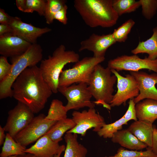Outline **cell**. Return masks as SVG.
<instances>
[{
    "label": "cell",
    "instance_id": "4",
    "mask_svg": "<svg viewBox=\"0 0 157 157\" xmlns=\"http://www.w3.org/2000/svg\"><path fill=\"white\" fill-rule=\"evenodd\" d=\"M42 49L37 43L32 44L22 54L11 58L12 67L7 77L0 82V99L13 97L12 85L18 76L26 68L36 65L42 58Z\"/></svg>",
    "mask_w": 157,
    "mask_h": 157
},
{
    "label": "cell",
    "instance_id": "6",
    "mask_svg": "<svg viewBox=\"0 0 157 157\" xmlns=\"http://www.w3.org/2000/svg\"><path fill=\"white\" fill-rule=\"evenodd\" d=\"M105 60V57L93 56L85 57L79 60L72 68L62 71L59 79L58 87L81 83L88 85L95 66Z\"/></svg>",
    "mask_w": 157,
    "mask_h": 157
},
{
    "label": "cell",
    "instance_id": "28",
    "mask_svg": "<svg viewBox=\"0 0 157 157\" xmlns=\"http://www.w3.org/2000/svg\"><path fill=\"white\" fill-rule=\"evenodd\" d=\"M66 2L65 0H46L44 16L47 24H50L53 22L55 15L66 4Z\"/></svg>",
    "mask_w": 157,
    "mask_h": 157
},
{
    "label": "cell",
    "instance_id": "18",
    "mask_svg": "<svg viewBox=\"0 0 157 157\" xmlns=\"http://www.w3.org/2000/svg\"><path fill=\"white\" fill-rule=\"evenodd\" d=\"M111 140L114 143H118L122 147L131 150L139 151L148 147L127 129L118 131L114 134Z\"/></svg>",
    "mask_w": 157,
    "mask_h": 157
},
{
    "label": "cell",
    "instance_id": "20",
    "mask_svg": "<svg viewBox=\"0 0 157 157\" xmlns=\"http://www.w3.org/2000/svg\"><path fill=\"white\" fill-rule=\"evenodd\" d=\"M135 108L138 120L152 124L157 119V101L149 99L136 104Z\"/></svg>",
    "mask_w": 157,
    "mask_h": 157
},
{
    "label": "cell",
    "instance_id": "21",
    "mask_svg": "<svg viewBox=\"0 0 157 157\" xmlns=\"http://www.w3.org/2000/svg\"><path fill=\"white\" fill-rule=\"evenodd\" d=\"M77 134L66 133L64 139L66 144L63 157H85L87 149L77 140Z\"/></svg>",
    "mask_w": 157,
    "mask_h": 157
},
{
    "label": "cell",
    "instance_id": "27",
    "mask_svg": "<svg viewBox=\"0 0 157 157\" xmlns=\"http://www.w3.org/2000/svg\"><path fill=\"white\" fill-rule=\"evenodd\" d=\"M113 6L119 16L134 12L141 6L140 1L113 0Z\"/></svg>",
    "mask_w": 157,
    "mask_h": 157
},
{
    "label": "cell",
    "instance_id": "22",
    "mask_svg": "<svg viewBox=\"0 0 157 157\" xmlns=\"http://www.w3.org/2000/svg\"><path fill=\"white\" fill-rule=\"evenodd\" d=\"M151 36L144 41H140L136 47L132 50L131 52L134 55L140 53L148 54L147 58L154 60L157 58V26L152 30Z\"/></svg>",
    "mask_w": 157,
    "mask_h": 157
},
{
    "label": "cell",
    "instance_id": "13",
    "mask_svg": "<svg viewBox=\"0 0 157 157\" xmlns=\"http://www.w3.org/2000/svg\"><path fill=\"white\" fill-rule=\"evenodd\" d=\"M130 74L135 79L139 90L138 95L134 99L136 104L142 100L149 99L157 101V74H149L142 71L130 72Z\"/></svg>",
    "mask_w": 157,
    "mask_h": 157
},
{
    "label": "cell",
    "instance_id": "1",
    "mask_svg": "<svg viewBox=\"0 0 157 157\" xmlns=\"http://www.w3.org/2000/svg\"><path fill=\"white\" fill-rule=\"evenodd\" d=\"M13 97L27 106L35 113L44 107L53 93L37 65L25 69L12 87Z\"/></svg>",
    "mask_w": 157,
    "mask_h": 157
},
{
    "label": "cell",
    "instance_id": "37",
    "mask_svg": "<svg viewBox=\"0 0 157 157\" xmlns=\"http://www.w3.org/2000/svg\"><path fill=\"white\" fill-rule=\"evenodd\" d=\"M149 148L157 156V129L155 126L154 127L152 146Z\"/></svg>",
    "mask_w": 157,
    "mask_h": 157
},
{
    "label": "cell",
    "instance_id": "40",
    "mask_svg": "<svg viewBox=\"0 0 157 157\" xmlns=\"http://www.w3.org/2000/svg\"><path fill=\"white\" fill-rule=\"evenodd\" d=\"M65 148L66 147L65 145H62L61 148L58 154L54 155L53 157H60L61 154L63 151H65Z\"/></svg>",
    "mask_w": 157,
    "mask_h": 157
},
{
    "label": "cell",
    "instance_id": "7",
    "mask_svg": "<svg viewBox=\"0 0 157 157\" xmlns=\"http://www.w3.org/2000/svg\"><path fill=\"white\" fill-rule=\"evenodd\" d=\"M58 91L67 100L65 106L67 111L77 110L85 107L94 108L95 106V104L91 101L92 96L87 83H81L67 87H58Z\"/></svg>",
    "mask_w": 157,
    "mask_h": 157
},
{
    "label": "cell",
    "instance_id": "3",
    "mask_svg": "<svg viewBox=\"0 0 157 157\" xmlns=\"http://www.w3.org/2000/svg\"><path fill=\"white\" fill-rule=\"evenodd\" d=\"M79 60V54L73 50H66L61 44L57 48L52 55L41 61L39 67L42 76L53 93H57L60 74L65 66Z\"/></svg>",
    "mask_w": 157,
    "mask_h": 157
},
{
    "label": "cell",
    "instance_id": "33",
    "mask_svg": "<svg viewBox=\"0 0 157 157\" xmlns=\"http://www.w3.org/2000/svg\"><path fill=\"white\" fill-rule=\"evenodd\" d=\"M12 67V64L8 62L7 57L2 56L0 57V82L8 75Z\"/></svg>",
    "mask_w": 157,
    "mask_h": 157
},
{
    "label": "cell",
    "instance_id": "19",
    "mask_svg": "<svg viewBox=\"0 0 157 157\" xmlns=\"http://www.w3.org/2000/svg\"><path fill=\"white\" fill-rule=\"evenodd\" d=\"M154 126L153 124L144 121L138 120L132 123L127 129L140 141L151 148Z\"/></svg>",
    "mask_w": 157,
    "mask_h": 157
},
{
    "label": "cell",
    "instance_id": "24",
    "mask_svg": "<svg viewBox=\"0 0 157 157\" xmlns=\"http://www.w3.org/2000/svg\"><path fill=\"white\" fill-rule=\"evenodd\" d=\"M3 145L0 157L23 155L26 153V147L16 142L7 133Z\"/></svg>",
    "mask_w": 157,
    "mask_h": 157
},
{
    "label": "cell",
    "instance_id": "32",
    "mask_svg": "<svg viewBox=\"0 0 157 157\" xmlns=\"http://www.w3.org/2000/svg\"><path fill=\"white\" fill-rule=\"evenodd\" d=\"M142 13L147 20L151 19L157 12V0H140Z\"/></svg>",
    "mask_w": 157,
    "mask_h": 157
},
{
    "label": "cell",
    "instance_id": "36",
    "mask_svg": "<svg viewBox=\"0 0 157 157\" xmlns=\"http://www.w3.org/2000/svg\"><path fill=\"white\" fill-rule=\"evenodd\" d=\"M11 16L6 13L5 10L0 8V24H9Z\"/></svg>",
    "mask_w": 157,
    "mask_h": 157
},
{
    "label": "cell",
    "instance_id": "15",
    "mask_svg": "<svg viewBox=\"0 0 157 157\" xmlns=\"http://www.w3.org/2000/svg\"><path fill=\"white\" fill-rule=\"evenodd\" d=\"M116 42L112 33L101 35L93 33L81 42L78 51L87 50L92 52L94 57H105L108 49Z\"/></svg>",
    "mask_w": 157,
    "mask_h": 157
},
{
    "label": "cell",
    "instance_id": "14",
    "mask_svg": "<svg viewBox=\"0 0 157 157\" xmlns=\"http://www.w3.org/2000/svg\"><path fill=\"white\" fill-rule=\"evenodd\" d=\"M9 24L12 33L31 44L37 43L38 38L51 31L47 27L40 28L25 23L17 17H11Z\"/></svg>",
    "mask_w": 157,
    "mask_h": 157
},
{
    "label": "cell",
    "instance_id": "42",
    "mask_svg": "<svg viewBox=\"0 0 157 157\" xmlns=\"http://www.w3.org/2000/svg\"><path fill=\"white\" fill-rule=\"evenodd\" d=\"M17 156V155L12 156H9L7 157H16Z\"/></svg>",
    "mask_w": 157,
    "mask_h": 157
},
{
    "label": "cell",
    "instance_id": "12",
    "mask_svg": "<svg viewBox=\"0 0 157 157\" xmlns=\"http://www.w3.org/2000/svg\"><path fill=\"white\" fill-rule=\"evenodd\" d=\"M7 121L3 127L13 138L26 127L35 117L34 113L26 105L19 102L8 113Z\"/></svg>",
    "mask_w": 157,
    "mask_h": 157
},
{
    "label": "cell",
    "instance_id": "25",
    "mask_svg": "<svg viewBox=\"0 0 157 157\" xmlns=\"http://www.w3.org/2000/svg\"><path fill=\"white\" fill-rule=\"evenodd\" d=\"M46 0H16V4L18 9L25 13L37 12L41 16H44Z\"/></svg>",
    "mask_w": 157,
    "mask_h": 157
},
{
    "label": "cell",
    "instance_id": "34",
    "mask_svg": "<svg viewBox=\"0 0 157 157\" xmlns=\"http://www.w3.org/2000/svg\"><path fill=\"white\" fill-rule=\"evenodd\" d=\"M129 106L127 110L123 116L126 121L128 122L131 120L136 121L138 119L136 117L135 108L136 104L134 101V99L129 100Z\"/></svg>",
    "mask_w": 157,
    "mask_h": 157
},
{
    "label": "cell",
    "instance_id": "29",
    "mask_svg": "<svg viewBox=\"0 0 157 157\" xmlns=\"http://www.w3.org/2000/svg\"><path fill=\"white\" fill-rule=\"evenodd\" d=\"M127 124V122L123 116L113 123L108 124H106L97 133L100 137L104 138H111L115 133L122 130L123 125Z\"/></svg>",
    "mask_w": 157,
    "mask_h": 157
},
{
    "label": "cell",
    "instance_id": "23",
    "mask_svg": "<svg viewBox=\"0 0 157 157\" xmlns=\"http://www.w3.org/2000/svg\"><path fill=\"white\" fill-rule=\"evenodd\" d=\"M75 126L72 119L66 118L57 121L45 135L53 141L59 142L63 140L64 134Z\"/></svg>",
    "mask_w": 157,
    "mask_h": 157
},
{
    "label": "cell",
    "instance_id": "16",
    "mask_svg": "<svg viewBox=\"0 0 157 157\" xmlns=\"http://www.w3.org/2000/svg\"><path fill=\"white\" fill-rule=\"evenodd\" d=\"M32 44L12 33L0 36V54L12 58L25 52Z\"/></svg>",
    "mask_w": 157,
    "mask_h": 157
},
{
    "label": "cell",
    "instance_id": "35",
    "mask_svg": "<svg viewBox=\"0 0 157 157\" xmlns=\"http://www.w3.org/2000/svg\"><path fill=\"white\" fill-rule=\"evenodd\" d=\"M67 6L65 4L55 14L54 19L57 20L64 25L67 24L68 21L67 16Z\"/></svg>",
    "mask_w": 157,
    "mask_h": 157
},
{
    "label": "cell",
    "instance_id": "10",
    "mask_svg": "<svg viewBox=\"0 0 157 157\" xmlns=\"http://www.w3.org/2000/svg\"><path fill=\"white\" fill-rule=\"evenodd\" d=\"M72 115V119L76 126L67 133L80 134L83 136L89 129L94 128L93 131L97 132L106 124L104 118L97 113L94 108L81 112L74 111Z\"/></svg>",
    "mask_w": 157,
    "mask_h": 157
},
{
    "label": "cell",
    "instance_id": "2",
    "mask_svg": "<svg viewBox=\"0 0 157 157\" xmlns=\"http://www.w3.org/2000/svg\"><path fill=\"white\" fill-rule=\"evenodd\" d=\"M113 0H75L74 6L85 23L90 27L109 28L115 25L119 16Z\"/></svg>",
    "mask_w": 157,
    "mask_h": 157
},
{
    "label": "cell",
    "instance_id": "17",
    "mask_svg": "<svg viewBox=\"0 0 157 157\" xmlns=\"http://www.w3.org/2000/svg\"><path fill=\"white\" fill-rule=\"evenodd\" d=\"M62 145L53 141L45 135L36 141L25 152L33 154L36 157H53L60 151Z\"/></svg>",
    "mask_w": 157,
    "mask_h": 157
},
{
    "label": "cell",
    "instance_id": "38",
    "mask_svg": "<svg viewBox=\"0 0 157 157\" xmlns=\"http://www.w3.org/2000/svg\"><path fill=\"white\" fill-rule=\"evenodd\" d=\"M12 32V30L9 24H0V36Z\"/></svg>",
    "mask_w": 157,
    "mask_h": 157
},
{
    "label": "cell",
    "instance_id": "8",
    "mask_svg": "<svg viewBox=\"0 0 157 157\" xmlns=\"http://www.w3.org/2000/svg\"><path fill=\"white\" fill-rule=\"evenodd\" d=\"M43 113L35 117L30 123L15 136L14 138L15 141L26 147L45 135L57 122L46 119Z\"/></svg>",
    "mask_w": 157,
    "mask_h": 157
},
{
    "label": "cell",
    "instance_id": "39",
    "mask_svg": "<svg viewBox=\"0 0 157 157\" xmlns=\"http://www.w3.org/2000/svg\"><path fill=\"white\" fill-rule=\"evenodd\" d=\"M5 129L3 127L0 126V145L3 144L4 142L6 135L5 134Z\"/></svg>",
    "mask_w": 157,
    "mask_h": 157
},
{
    "label": "cell",
    "instance_id": "26",
    "mask_svg": "<svg viewBox=\"0 0 157 157\" xmlns=\"http://www.w3.org/2000/svg\"><path fill=\"white\" fill-rule=\"evenodd\" d=\"M67 110L62 101L53 99L51 102L45 119L58 121L67 118Z\"/></svg>",
    "mask_w": 157,
    "mask_h": 157
},
{
    "label": "cell",
    "instance_id": "31",
    "mask_svg": "<svg viewBox=\"0 0 157 157\" xmlns=\"http://www.w3.org/2000/svg\"><path fill=\"white\" fill-rule=\"evenodd\" d=\"M105 157H157L151 150L148 148L146 151L128 150L121 147L114 156Z\"/></svg>",
    "mask_w": 157,
    "mask_h": 157
},
{
    "label": "cell",
    "instance_id": "41",
    "mask_svg": "<svg viewBox=\"0 0 157 157\" xmlns=\"http://www.w3.org/2000/svg\"><path fill=\"white\" fill-rule=\"evenodd\" d=\"M16 157H36L34 155L29 153H26L23 155H17Z\"/></svg>",
    "mask_w": 157,
    "mask_h": 157
},
{
    "label": "cell",
    "instance_id": "9",
    "mask_svg": "<svg viewBox=\"0 0 157 157\" xmlns=\"http://www.w3.org/2000/svg\"><path fill=\"white\" fill-rule=\"evenodd\" d=\"M107 67L118 72L122 70L135 72L147 69L157 74V58L152 60L147 57L140 58L137 55H123L110 60Z\"/></svg>",
    "mask_w": 157,
    "mask_h": 157
},
{
    "label": "cell",
    "instance_id": "5",
    "mask_svg": "<svg viewBox=\"0 0 157 157\" xmlns=\"http://www.w3.org/2000/svg\"><path fill=\"white\" fill-rule=\"evenodd\" d=\"M111 73L108 67L104 68L99 64L95 66L88 85V89L95 99L93 102L109 110L111 108L110 104L114 95V86L117 81L116 76Z\"/></svg>",
    "mask_w": 157,
    "mask_h": 157
},
{
    "label": "cell",
    "instance_id": "30",
    "mask_svg": "<svg viewBox=\"0 0 157 157\" xmlns=\"http://www.w3.org/2000/svg\"><path fill=\"white\" fill-rule=\"evenodd\" d=\"M135 23L133 19H129L114 29L112 33L116 42H124L126 41Z\"/></svg>",
    "mask_w": 157,
    "mask_h": 157
},
{
    "label": "cell",
    "instance_id": "11",
    "mask_svg": "<svg viewBox=\"0 0 157 157\" xmlns=\"http://www.w3.org/2000/svg\"><path fill=\"white\" fill-rule=\"evenodd\" d=\"M111 70L117 77V92L113 95L110 104L111 107L126 104L127 100L134 99L138 95L139 90L138 85L132 75L127 74L124 76L115 70Z\"/></svg>",
    "mask_w": 157,
    "mask_h": 157
}]
</instances>
